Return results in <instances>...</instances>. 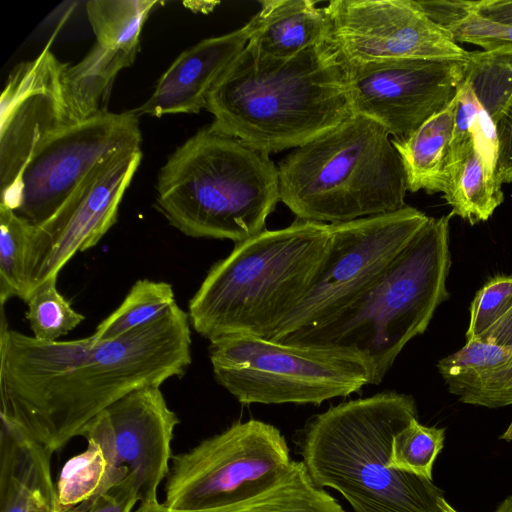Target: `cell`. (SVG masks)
<instances>
[{"label": "cell", "mask_w": 512, "mask_h": 512, "mask_svg": "<svg viewBox=\"0 0 512 512\" xmlns=\"http://www.w3.org/2000/svg\"><path fill=\"white\" fill-rule=\"evenodd\" d=\"M1 309L0 412L53 453L117 400L181 377L191 364L189 316L177 303L114 339L53 342L10 330Z\"/></svg>", "instance_id": "6da1fadb"}, {"label": "cell", "mask_w": 512, "mask_h": 512, "mask_svg": "<svg viewBox=\"0 0 512 512\" xmlns=\"http://www.w3.org/2000/svg\"><path fill=\"white\" fill-rule=\"evenodd\" d=\"M418 418L411 395L384 391L330 406L293 438L313 483L353 512H457L431 480L388 465L394 436Z\"/></svg>", "instance_id": "7a4b0ae2"}, {"label": "cell", "mask_w": 512, "mask_h": 512, "mask_svg": "<svg viewBox=\"0 0 512 512\" xmlns=\"http://www.w3.org/2000/svg\"><path fill=\"white\" fill-rule=\"evenodd\" d=\"M209 127L266 154L300 147L352 113L337 54L323 43L291 59L257 58L245 48L211 89Z\"/></svg>", "instance_id": "3957f363"}, {"label": "cell", "mask_w": 512, "mask_h": 512, "mask_svg": "<svg viewBox=\"0 0 512 512\" xmlns=\"http://www.w3.org/2000/svg\"><path fill=\"white\" fill-rule=\"evenodd\" d=\"M330 224L296 220L236 243L188 304L202 337L269 339L306 295L328 253Z\"/></svg>", "instance_id": "277c9868"}, {"label": "cell", "mask_w": 512, "mask_h": 512, "mask_svg": "<svg viewBox=\"0 0 512 512\" xmlns=\"http://www.w3.org/2000/svg\"><path fill=\"white\" fill-rule=\"evenodd\" d=\"M451 217H430L379 279L348 307L276 343L353 353L369 365L373 384L381 383L405 345L425 332L436 309L449 298Z\"/></svg>", "instance_id": "5b68a950"}, {"label": "cell", "mask_w": 512, "mask_h": 512, "mask_svg": "<svg viewBox=\"0 0 512 512\" xmlns=\"http://www.w3.org/2000/svg\"><path fill=\"white\" fill-rule=\"evenodd\" d=\"M279 201L269 155L209 126L176 148L156 183L157 210L194 238L245 241L265 230Z\"/></svg>", "instance_id": "8992f818"}, {"label": "cell", "mask_w": 512, "mask_h": 512, "mask_svg": "<svg viewBox=\"0 0 512 512\" xmlns=\"http://www.w3.org/2000/svg\"><path fill=\"white\" fill-rule=\"evenodd\" d=\"M389 136L351 114L278 163L280 201L296 218L325 224L404 208L406 174Z\"/></svg>", "instance_id": "52a82bcc"}, {"label": "cell", "mask_w": 512, "mask_h": 512, "mask_svg": "<svg viewBox=\"0 0 512 512\" xmlns=\"http://www.w3.org/2000/svg\"><path fill=\"white\" fill-rule=\"evenodd\" d=\"M209 358L217 383L244 405H320L373 384L369 365L338 349L228 336L210 341Z\"/></svg>", "instance_id": "ba28073f"}, {"label": "cell", "mask_w": 512, "mask_h": 512, "mask_svg": "<svg viewBox=\"0 0 512 512\" xmlns=\"http://www.w3.org/2000/svg\"><path fill=\"white\" fill-rule=\"evenodd\" d=\"M292 462L276 426L257 419L236 421L173 456L163 504L181 510L230 505L271 487Z\"/></svg>", "instance_id": "9c48e42d"}, {"label": "cell", "mask_w": 512, "mask_h": 512, "mask_svg": "<svg viewBox=\"0 0 512 512\" xmlns=\"http://www.w3.org/2000/svg\"><path fill=\"white\" fill-rule=\"evenodd\" d=\"M430 217L411 207L330 224L328 253L301 302L267 339L321 323L357 300L426 225Z\"/></svg>", "instance_id": "30bf717a"}, {"label": "cell", "mask_w": 512, "mask_h": 512, "mask_svg": "<svg viewBox=\"0 0 512 512\" xmlns=\"http://www.w3.org/2000/svg\"><path fill=\"white\" fill-rule=\"evenodd\" d=\"M142 135L133 111L106 112L67 124L46 137L1 202L37 226L47 221L82 181L112 157L140 149Z\"/></svg>", "instance_id": "8fae6325"}, {"label": "cell", "mask_w": 512, "mask_h": 512, "mask_svg": "<svg viewBox=\"0 0 512 512\" xmlns=\"http://www.w3.org/2000/svg\"><path fill=\"white\" fill-rule=\"evenodd\" d=\"M141 159V149H134L103 162L47 221L33 225L26 254L24 302L42 284L57 280L77 252L94 247L115 224Z\"/></svg>", "instance_id": "7c38bea8"}, {"label": "cell", "mask_w": 512, "mask_h": 512, "mask_svg": "<svg viewBox=\"0 0 512 512\" xmlns=\"http://www.w3.org/2000/svg\"><path fill=\"white\" fill-rule=\"evenodd\" d=\"M465 61L340 62L351 113L378 123L394 139H403L453 100L463 81Z\"/></svg>", "instance_id": "4fadbf2b"}, {"label": "cell", "mask_w": 512, "mask_h": 512, "mask_svg": "<svg viewBox=\"0 0 512 512\" xmlns=\"http://www.w3.org/2000/svg\"><path fill=\"white\" fill-rule=\"evenodd\" d=\"M324 8L329 21L326 43L340 62L465 61L470 53L433 23L415 0H332Z\"/></svg>", "instance_id": "5bb4252c"}, {"label": "cell", "mask_w": 512, "mask_h": 512, "mask_svg": "<svg viewBox=\"0 0 512 512\" xmlns=\"http://www.w3.org/2000/svg\"><path fill=\"white\" fill-rule=\"evenodd\" d=\"M179 422L160 387L150 386L114 402L85 427L81 437L98 443L119 468L128 471L139 504L155 503L169 473Z\"/></svg>", "instance_id": "9a60e30c"}, {"label": "cell", "mask_w": 512, "mask_h": 512, "mask_svg": "<svg viewBox=\"0 0 512 512\" xmlns=\"http://www.w3.org/2000/svg\"><path fill=\"white\" fill-rule=\"evenodd\" d=\"M67 65L51 52L49 42L9 75L0 100L1 195L14 187L40 143L70 124L62 92Z\"/></svg>", "instance_id": "2e32d148"}, {"label": "cell", "mask_w": 512, "mask_h": 512, "mask_svg": "<svg viewBox=\"0 0 512 512\" xmlns=\"http://www.w3.org/2000/svg\"><path fill=\"white\" fill-rule=\"evenodd\" d=\"M250 36L246 23L221 36L205 38L184 50L159 78L137 114L162 117L193 114L205 108L208 95Z\"/></svg>", "instance_id": "e0dca14e"}, {"label": "cell", "mask_w": 512, "mask_h": 512, "mask_svg": "<svg viewBox=\"0 0 512 512\" xmlns=\"http://www.w3.org/2000/svg\"><path fill=\"white\" fill-rule=\"evenodd\" d=\"M0 419V512H58L54 453L11 416Z\"/></svg>", "instance_id": "ac0fdd59"}, {"label": "cell", "mask_w": 512, "mask_h": 512, "mask_svg": "<svg viewBox=\"0 0 512 512\" xmlns=\"http://www.w3.org/2000/svg\"><path fill=\"white\" fill-rule=\"evenodd\" d=\"M457 100L475 125L476 146L497 169L496 125L512 104V48L470 52Z\"/></svg>", "instance_id": "d6986e66"}, {"label": "cell", "mask_w": 512, "mask_h": 512, "mask_svg": "<svg viewBox=\"0 0 512 512\" xmlns=\"http://www.w3.org/2000/svg\"><path fill=\"white\" fill-rule=\"evenodd\" d=\"M313 0H263L248 23L247 47L259 59L285 61L326 43L329 21Z\"/></svg>", "instance_id": "ffe728a7"}, {"label": "cell", "mask_w": 512, "mask_h": 512, "mask_svg": "<svg viewBox=\"0 0 512 512\" xmlns=\"http://www.w3.org/2000/svg\"><path fill=\"white\" fill-rule=\"evenodd\" d=\"M449 393L464 404L499 408L512 404V345L467 341L438 361Z\"/></svg>", "instance_id": "44dd1931"}, {"label": "cell", "mask_w": 512, "mask_h": 512, "mask_svg": "<svg viewBox=\"0 0 512 512\" xmlns=\"http://www.w3.org/2000/svg\"><path fill=\"white\" fill-rule=\"evenodd\" d=\"M456 96L403 139H392L410 192H443L455 126Z\"/></svg>", "instance_id": "7402d4cb"}, {"label": "cell", "mask_w": 512, "mask_h": 512, "mask_svg": "<svg viewBox=\"0 0 512 512\" xmlns=\"http://www.w3.org/2000/svg\"><path fill=\"white\" fill-rule=\"evenodd\" d=\"M137 53L96 42L78 63L66 66L62 92L69 123L108 112L106 106L115 77L134 62Z\"/></svg>", "instance_id": "603a6c76"}, {"label": "cell", "mask_w": 512, "mask_h": 512, "mask_svg": "<svg viewBox=\"0 0 512 512\" xmlns=\"http://www.w3.org/2000/svg\"><path fill=\"white\" fill-rule=\"evenodd\" d=\"M442 193L451 214L471 225L488 220L504 200L497 171L475 141L451 155Z\"/></svg>", "instance_id": "cb8c5ba5"}, {"label": "cell", "mask_w": 512, "mask_h": 512, "mask_svg": "<svg viewBox=\"0 0 512 512\" xmlns=\"http://www.w3.org/2000/svg\"><path fill=\"white\" fill-rule=\"evenodd\" d=\"M86 441V449L70 458L61 470L56 483L58 512L108 492L129 476L98 443Z\"/></svg>", "instance_id": "d4e9b609"}, {"label": "cell", "mask_w": 512, "mask_h": 512, "mask_svg": "<svg viewBox=\"0 0 512 512\" xmlns=\"http://www.w3.org/2000/svg\"><path fill=\"white\" fill-rule=\"evenodd\" d=\"M156 0H90L86 13L96 42L110 48L139 51V37Z\"/></svg>", "instance_id": "484cf974"}, {"label": "cell", "mask_w": 512, "mask_h": 512, "mask_svg": "<svg viewBox=\"0 0 512 512\" xmlns=\"http://www.w3.org/2000/svg\"><path fill=\"white\" fill-rule=\"evenodd\" d=\"M176 304L171 284L140 279L108 317L99 323L92 334L97 340L117 338L157 319Z\"/></svg>", "instance_id": "4316f807"}, {"label": "cell", "mask_w": 512, "mask_h": 512, "mask_svg": "<svg viewBox=\"0 0 512 512\" xmlns=\"http://www.w3.org/2000/svg\"><path fill=\"white\" fill-rule=\"evenodd\" d=\"M33 225L0 204V304L25 300V264Z\"/></svg>", "instance_id": "83f0119b"}, {"label": "cell", "mask_w": 512, "mask_h": 512, "mask_svg": "<svg viewBox=\"0 0 512 512\" xmlns=\"http://www.w3.org/2000/svg\"><path fill=\"white\" fill-rule=\"evenodd\" d=\"M444 440L445 428L426 426L414 418L394 436L388 465L432 481L433 465Z\"/></svg>", "instance_id": "f1b7e54d"}, {"label": "cell", "mask_w": 512, "mask_h": 512, "mask_svg": "<svg viewBox=\"0 0 512 512\" xmlns=\"http://www.w3.org/2000/svg\"><path fill=\"white\" fill-rule=\"evenodd\" d=\"M57 280H50L38 287L26 301L33 337L46 342L57 341L85 319L75 311L71 303L58 291Z\"/></svg>", "instance_id": "f546056e"}, {"label": "cell", "mask_w": 512, "mask_h": 512, "mask_svg": "<svg viewBox=\"0 0 512 512\" xmlns=\"http://www.w3.org/2000/svg\"><path fill=\"white\" fill-rule=\"evenodd\" d=\"M512 308V276L498 275L477 291L470 305L466 340H478Z\"/></svg>", "instance_id": "4dcf8cb0"}, {"label": "cell", "mask_w": 512, "mask_h": 512, "mask_svg": "<svg viewBox=\"0 0 512 512\" xmlns=\"http://www.w3.org/2000/svg\"><path fill=\"white\" fill-rule=\"evenodd\" d=\"M449 33L456 43H470L492 50L512 48V27L488 21L476 14L453 26Z\"/></svg>", "instance_id": "1f68e13d"}, {"label": "cell", "mask_w": 512, "mask_h": 512, "mask_svg": "<svg viewBox=\"0 0 512 512\" xmlns=\"http://www.w3.org/2000/svg\"><path fill=\"white\" fill-rule=\"evenodd\" d=\"M139 504L138 491L132 476L108 492L63 512H132Z\"/></svg>", "instance_id": "d6a6232c"}, {"label": "cell", "mask_w": 512, "mask_h": 512, "mask_svg": "<svg viewBox=\"0 0 512 512\" xmlns=\"http://www.w3.org/2000/svg\"><path fill=\"white\" fill-rule=\"evenodd\" d=\"M423 13L439 27L449 30L471 14L475 1L415 0Z\"/></svg>", "instance_id": "836d02e7"}, {"label": "cell", "mask_w": 512, "mask_h": 512, "mask_svg": "<svg viewBox=\"0 0 512 512\" xmlns=\"http://www.w3.org/2000/svg\"><path fill=\"white\" fill-rule=\"evenodd\" d=\"M498 143L497 177L502 184L512 182V104L496 125Z\"/></svg>", "instance_id": "e575fe53"}, {"label": "cell", "mask_w": 512, "mask_h": 512, "mask_svg": "<svg viewBox=\"0 0 512 512\" xmlns=\"http://www.w3.org/2000/svg\"><path fill=\"white\" fill-rule=\"evenodd\" d=\"M473 13L488 21L512 27V0H477Z\"/></svg>", "instance_id": "d590c367"}, {"label": "cell", "mask_w": 512, "mask_h": 512, "mask_svg": "<svg viewBox=\"0 0 512 512\" xmlns=\"http://www.w3.org/2000/svg\"><path fill=\"white\" fill-rule=\"evenodd\" d=\"M477 341L495 346L512 345V308Z\"/></svg>", "instance_id": "8d00e7d4"}, {"label": "cell", "mask_w": 512, "mask_h": 512, "mask_svg": "<svg viewBox=\"0 0 512 512\" xmlns=\"http://www.w3.org/2000/svg\"><path fill=\"white\" fill-rule=\"evenodd\" d=\"M494 512H512V496L502 501Z\"/></svg>", "instance_id": "74e56055"}, {"label": "cell", "mask_w": 512, "mask_h": 512, "mask_svg": "<svg viewBox=\"0 0 512 512\" xmlns=\"http://www.w3.org/2000/svg\"><path fill=\"white\" fill-rule=\"evenodd\" d=\"M499 439L505 440V441H512V422L510 423L507 430L499 436Z\"/></svg>", "instance_id": "f35d334b"}]
</instances>
